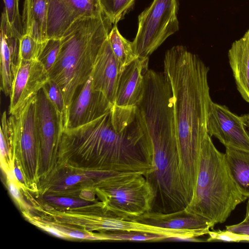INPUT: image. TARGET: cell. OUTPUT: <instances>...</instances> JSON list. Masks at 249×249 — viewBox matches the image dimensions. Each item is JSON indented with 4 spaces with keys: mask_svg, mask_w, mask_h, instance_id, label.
<instances>
[{
    "mask_svg": "<svg viewBox=\"0 0 249 249\" xmlns=\"http://www.w3.org/2000/svg\"><path fill=\"white\" fill-rule=\"evenodd\" d=\"M226 160L240 192L249 198V151L226 147Z\"/></svg>",
    "mask_w": 249,
    "mask_h": 249,
    "instance_id": "20",
    "label": "cell"
},
{
    "mask_svg": "<svg viewBox=\"0 0 249 249\" xmlns=\"http://www.w3.org/2000/svg\"><path fill=\"white\" fill-rule=\"evenodd\" d=\"M132 220L144 224L170 230L212 229L211 224L207 220L188 213L185 209L170 213L151 211Z\"/></svg>",
    "mask_w": 249,
    "mask_h": 249,
    "instance_id": "17",
    "label": "cell"
},
{
    "mask_svg": "<svg viewBox=\"0 0 249 249\" xmlns=\"http://www.w3.org/2000/svg\"><path fill=\"white\" fill-rule=\"evenodd\" d=\"M47 0H24L22 16L23 33L40 42L48 39Z\"/></svg>",
    "mask_w": 249,
    "mask_h": 249,
    "instance_id": "19",
    "label": "cell"
},
{
    "mask_svg": "<svg viewBox=\"0 0 249 249\" xmlns=\"http://www.w3.org/2000/svg\"><path fill=\"white\" fill-rule=\"evenodd\" d=\"M0 90L10 97L13 81L19 62L20 37L12 29L3 12L0 21Z\"/></svg>",
    "mask_w": 249,
    "mask_h": 249,
    "instance_id": "16",
    "label": "cell"
},
{
    "mask_svg": "<svg viewBox=\"0 0 249 249\" xmlns=\"http://www.w3.org/2000/svg\"><path fill=\"white\" fill-rule=\"evenodd\" d=\"M148 57H138L122 71L114 105L136 107L142 97Z\"/></svg>",
    "mask_w": 249,
    "mask_h": 249,
    "instance_id": "15",
    "label": "cell"
},
{
    "mask_svg": "<svg viewBox=\"0 0 249 249\" xmlns=\"http://www.w3.org/2000/svg\"><path fill=\"white\" fill-rule=\"evenodd\" d=\"M112 25L104 13L97 17H82L61 38L58 57L48 74L63 94L67 125L71 104L78 90L90 76L96 57Z\"/></svg>",
    "mask_w": 249,
    "mask_h": 249,
    "instance_id": "3",
    "label": "cell"
},
{
    "mask_svg": "<svg viewBox=\"0 0 249 249\" xmlns=\"http://www.w3.org/2000/svg\"><path fill=\"white\" fill-rule=\"evenodd\" d=\"M48 98L59 118L63 130L67 128L64 97L58 85L50 80L43 87Z\"/></svg>",
    "mask_w": 249,
    "mask_h": 249,
    "instance_id": "24",
    "label": "cell"
},
{
    "mask_svg": "<svg viewBox=\"0 0 249 249\" xmlns=\"http://www.w3.org/2000/svg\"><path fill=\"white\" fill-rule=\"evenodd\" d=\"M19 0H3L7 20L12 29L21 37L23 35L22 20L18 10Z\"/></svg>",
    "mask_w": 249,
    "mask_h": 249,
    "instance_id": "27",
    "label": "cell"
},
{
    "mask_svg": "<svg viewBox=\"0 0 249 249\" xmlns=\"http://www.w3.org/2000/svg\"><path fill=\"white\" fill-rule=\"evenodd\" d=\"M61 151L91 158L100 171L138 172L152 169V150L136 107L113 105L111 110L84 124L61 133Z\"/></svg>",
    "mask_w": 249,
    "mask_h": 249,
    "instance_id": "2",
    "label": "cell"
},
{
    "mask_svg": "<svg viewBox=\"0 0 249 249\" xmlns=\"http://www.w3.org/2000/svg\"><path fill=\"white\" fill-rule=\"evenodd\" d=\"M103 171H98L97 172L91 174H75L68 176L64 180V184L66 186H71L76 183L86 180L90 177H100L103 174Z\"/></svg>",
    "mask_w": 249,
    "mask_h": 249,
    "instance_id": "31",
    "label": "cell"
},
{
    "mask_svg": "<svg viewBox=\"0 0 249 249\" xmlns=\"http://www.w3.org/2000/svg\"><path fill=\"white\" fill-rule=\"evenodd\" d=\"M100 177L106 210L129 220L152 210L156 196L142 173L106 171Z\"/></svg>",
    "mask_w": 249,
    "mask_h": 249,
    "instance_id": "6",
    "label": "cell"
},
{
    "mask_svg": "<svg viewBox=\"0 0 249 249\" xmlns=\"http://www.w3.org/2000/svg\"><path fill=\"white\" fill-rule=\"evenodd\" d=\"M113 106L102 92L93 88L90 75L78 90L71 104L67 128L89 123L110 111Z\"/></svg>",
    "mask_w": 249,
    "mask_h": 249,
    "instance_id": "12",
    "label": "cell"
},
{
    "mask_svg": "<svg viewBox=\"0 0 249 249\" xmlns=\"http://www.w3.org/2000/svg\"><path fill=\"white\" fill-rule=\"evenodd\" d=\"M68 236L71 237L78 238V239H99V237L89 236L84 234V233L78 231H72L67 233Z\"/></svg>",
    "mask_w": 249,
    "mask_h": 249,
    "instance_id": "32",
    "label": "cell"
},
{
    "mask_svg": "<svg viewBox=\"0 0 249 249\" xmlns=\"http://www.w3.org/2000/svg\"><path fill=\"white\" fill-rule=\"evenodd\" d=\"M107 38L122 71L137 57L133 49L132 42L128 40L120 34L116 24L112 27Z\"/></svg>",
    "mask_w": 249,
    "mask_h": 249,
    "instance_id": "21",
    "label": "cell"
},
{
    "mask_svg": "<svg viewBox=\"0 0 249 249\" xmlns=\"http://www.w3.org/2000/svg\"><path fill=\"white\" fill-rule=\"evenodd\" d=\"M104 13L116 24L133 6L136 0H99Z\"/></svg>",
    "mask_w": 249,
    "mask_h": 249,
    "instance_id": "23",
    "label": "cell"
},
{
    "mask_svg": "<svg viewBox=\"0 0 249 249\" xmlns=\"http://www.w3.org/2000/svg\"><path fill=\"white\" fill-rule=\"evenodd\" d=\"M228 58L237 90L249 103V29L232 44Z\"/></svg>",
    "mask_w": 249,
    "mask_h": 249,
    "instance_id": "18",
    "label": "cell"
},
{
    "mask_svg": "<svg viewBox=\"0 0 249 249\" xmlns=\"http://www.w3.org/2000/svg\"><path fill=\"white\" fill-rule=\"evenodd\" d=\"M49 80L48 71L39 60H19L9 97V114L21 108Z\"/></svg>",
    "mask_w": 249,
    "mask_h": 249,
    "instance_id": "11",
    "label": "cell"
},
{
    "mask_svg": "<svg viewBox=\"0 0 249 249\" xmlns=\"http://www.w3.org/2000/svg\"><path fill=\"white\" fill-rule=\"evenodd\" d=\"M13 175L18 180L22 182L23 178L20 169L17 167H15L13 170Z\"/></svg>",
    "mask_w": 249,
    "mask_h": 249,
    "instance_id": "34",
    "label": "cell"
},
{
    "mask_svg": "<svg viewBox=\"0 0 249 249\" xmlns=\"http://www.w3.org/2000/svg\"><path fill=\"white\" fill-rule=\"evenodd\" d=\"M247 198L230 172L225 153L217 149L207 134L201 146L195 190L185 211L207 220L213 229Z\"/></svg>",
    "mask_w": 249,
    "mask_h": 249,
    "instance_id": "4",
    "label": "cell"
},
{
    "mask_svg": "<svg viewBox=\"0 0 249 249\" xmlns=\"http://www.w3.org/2000/svg\"><path fill=\"white\" fill-rule=\"evenodd\" d=\"M245 123L246 126L249 129V113L248 115H245Z\"/></svg>",
    "mask_w": 249,
    "mask_h": 249,
    "instance_id": "36",
    "label": "cell"
},
{
    "mask_svg": "<svg viewBox=\"0 0 249 249\" xmlns=\"http://www.w3.org/2000/svg\"><path fill=\"white\" fill-rule=\"evenodd\" d=\"M245 115L238 116L225 106L211 102L207 120V132L225 147L249 151V134Z\"/></svg>",
    "mask_w": 249,
    "mask_h": 249,
    "instance_id": "9",
    "label": "cell"
},
{
    "mask_svg": "<svg viewBox=\"0 0 249 249\" xmlns=\"http://www.w3.org/2000/svg\"><path fill=\"white\" fill-rule=\"evenodd\" d=\"M36 122L42 160L47 165L53 149L59 143L63 127L43 88L36 94Z\"/></svg>",
    "mask_w": 249,
    "mask_h": 249,
    "instance_id": "13",
    "label": "cell"
},
{
    "mask_svg": "<svg viewBox=\"0 0 249 249\" xmlns=\"http://www.w3.org/2000/svg\"><path fill=\"white\" fill-rule=\"evenodd\" d=\"M144 131L152 152V169L144 176L156 196L151 211L170 213L185 209L190 200L179 171L174 123L155 118L145 124Z\"/></svg>",
    "mask_w": 249,
    "mask_h": 249,
    "instance_id": "5",
    "label": "cell"
},
{
    "mask_svg": "<svg viewBox=\"0 0 249 249\" xmlns=\"http://www.w3.org/2000/svg\"><path fill=\"white\" fill-rule=\"evenodd\" d=\"M121 71L107 38L96 57L91 76L93 88L102 92L113 105Z\"/></svg>",
    "mask_w": 249,
    "mask_h": 249,
    "instance_id": "14",
    "label": "cell"
},
{
    "mask_svg": "<svg viewBox=\"0 0 249 249\" xmlns=\"http://www.w3.org/2000/svg\"><path fill=\"white\" fill-rule=\"evenodd\" d=\"M48 38H61L71 25L84 17H97L104 12L99 0H47Z\"/></svg>",
    "mask_w": 249,
    "mask_h": 249,
    "instance_id": "10",
    "label": "cell"
},
{
    "mask_svg": "<svg viewBox=\"0 0 249 249\" xmlns=\"http://www.w3.org/2000/svg\"><path fill=\"white\" fill-rule=\"evenodd\" d=\"M226 230L236 233L249 236V199L247 205L246 213L244 219L238 224L226 226Z\"/></svg>",
    "mask_w": 249,
    "mask_h": 249,
    "instance_id": "30",
    "label": "cell"
},
{
    "mask_svg": "<svg viewBox=\"0 0 249 249\" xmlns=\"http://www.w3.org/2000/svg\"><path fill=\"white\" fill-rule=\"evenodd\" d=\"M164 74L172 91L179 159V171L189 197L196 181L201 146L207 132L212 100L208 81L209 68L182 45L167 51Z\"/></svg>",
    "mask_w": 249,
    "mask_h": 249,
    "instance_id": "1",
    "label": "cell"
},
{
    "mask_svg": "<svg viewBox=\"0 0 249 249\" xmlns=\"http://www.w3.org/2000/svg\"><path fill=\"white\" fill-rule=\"evenodd\" d=\"M209 238L207 241H219L223 242H249V236L236 233L225 230L224 231L218 230L217 231H210L208 234Z\"/></svg>",
    "mask_w": 249,
    "mask_h": 249,
    "instance_id": "28",
    "label": "cell"
},
{
    "mask_svg": "<svg viewBox=\"0 0 249 249\" xmlns=\"http://www.w3.org/2000/svg\"><path fill=\"white\" fill-rule=\"evenodd\" d=\"M45 41L40 42L28 35H23L19 39V60L38 59Z\"/></svg>",
    "mask_w": 249,
    "mask_h": 249,
    "instance_id": "25",
    "label": "cell"
},
{
    "mask_svg": "<svg viewBox=\"0 0 249 249\" xmlns=\"http://www.w3.org/2000/svg\"><path fill=\"white\" fill-rule=\"evenodd\" d=\"M61 44V38H48L45 42L38 60L42 63L48 73L57 59Z\"/></svg>",
    "mask_w": 249,
    "mask_h": 249,
    "instance_id": "26",
    "label": "cell"
},
{
    "mask_svg": "<svg viewBox=\"0 0 249 249\" xmlns=\"http://www.w3.org/2000/svg\"><path fill=\"white\" fill-rule=\"evenodd\" d=\"M8 189L10 194L15 198H20V193L19 190L17 186L13 182H10L9 183Z\"/></svg>",
    "mask_w": 249,
    "mask_h": 249,
    "instance_id": "33",
    "label": "cell"
},
{
    "mask_svg": "<svg viewBox=\"0 0 249 249\" xmlns=\"http://www.w3.org/2000/svg\"><path fill=\"white\" fill-rule=\"evenodd\" d=\"M179 0H153L138 16L132 45L136 56L148 57L178 30Z\"/></svg>",
    "mask_w": 249,
    "mask_h": 249,
    "instance_id": "7",
    "label": "cell"
},
{
    "mask_svg": "<svg viewBox=\"0 0 249 249\" xmlns=\"http://www.w3.org/2000/svg\"><path fill=\"white\" fill-rule=\"evenodd\" d=\"M99 237V239L127 241H158L166 240L168 236L158 233L134 231H109Z\"/></svg>",
    "mask_w": 249,
    "mask_h": 249,
    "instance_id": "22",
    "label": "cell"
},
{
    "mask_svg": "<svg viewBox=\"0 0 249 249\" xmlns=\"http://www.w3.org/2000/svg\"><path fill=\"white\" fill-rule=\"evenodd\" d=\"M45 199L53 204L66 207H78L89 204L88 202L69 197L47 196Z\"/></svg>",
    "mask_w": 249,
    "mask_h": 249,
    "instance_id": "29",
    "label": "cell"
},
{
    "mask_svg": "<svg viewBox=\"0 0 249 249\" xmlns=\"http://www.w3.org/2000/svg\"><path fill=\"white\" fill-rule=\"evenodd\" d=\"M10 143L17 147L33 175L39 149L36 122V95L8 117Z\"/></svg>",
    "mask_w": 249,
    "mask_h": 249,
    "instance_id": "8",
    "label": "cell"
},
{
    "mask_svg": "<svg viewBox=\"0 0 249 249\" xmlns=\"http://www.w3.org/2000/svg\"><path fill=\"white\" fill-rule=\"evenodd\" d=\"M44 229H45L47 231H48L49 232L51 233L53 235L59 237V238H63V236L60 234L59 232H58L56 230L54 229H53L52 228H48L46 227L44 228Z\"/></svg>",
    "mask_w": 249,
    "mask_h": 249,
    "instance_id": "35",
    "label": "cell"
}]
</instances>
